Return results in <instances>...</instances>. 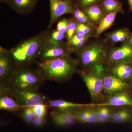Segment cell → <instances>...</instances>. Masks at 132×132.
<instances>
[{
    "mask_svg": "<svg viewBox=\"0 0 132 132\" xmlns=\"http://www.w3.org/2000/svg\"><path fill=\"white\" fill-rule=\"evenodd\" d=\"M37 69L44 80L63 82L79 72L76 59L70 54L56 59L37 62Z\"/></svg>",
    "mask_w": 132,
    "mask_h": 132,
    "instance_id": "obj_1",
    "label": "cell"
},
{
    "mask_svg": "<svg viewBox=\"0 0 132 132\" xmlns=\"http://www.w3.org/2000/svg\"><path fill=\"white\" fill-rule=\"evenodd\" d=\"M49 33L48 31H42L10 50L15 65L29 66L35 62Z\"/></svg>",
    "mask_w": 132,
    "mask_h": 132,
    "instance_id": "obj_2",
    "label": "cell"
},
{
    "mask_svg": "<svg viewBox=\"0 0 132 132\" xmlns=\"http://www.w3.org/2000/svg\"><path fill=\"white\" fill-rule=\"evenodd\" d=\"M45 80L38 69L16 65L10 79L5 85L19 90H38Z\"/></svg>",
    "mask_w": 132,
    "mask_h": 132,
    "instance_id": "obj_3",
    "label": "cell"
},
{
    "mask_svg": "<svg viewBox=\"0 0 132 132\" xmlns=\"http://www.w3.org/2000/svg\"><path fill=\"white\" fill-rule=\"evenodd\" d=\"M107 48L105 43L95 41L86 44L75 52L81 70L90 69L104 65L106 62Z\"/></svg>",
    "mask_w": 132,
    "mask_h": 132,
    "instance_id": "obj_4",
    "label": "cell"
},
{
    "mask_svg": "<svg viewBox=\"0 0 132 132\" xmlns=\"http://www.w3.org/2000/svg\"><path fill=\"white\" fill-rule=\"evenodd\" d=\"M104 65L78 72L90 94L91 104L94 105H100L106 98L103 93Z\"/></svg>",
    "mask_w": 132,
    "mask_h": 132,
    "instance_id": "obj_5",
    "label": "cell"
},
{
    "mask_svg": "<svg viewBox=\"0 0 132 132\" xmlns=\"http://www.w3.org/2000/svg\"><path fill=\"white\" fill-rule=\"evenodd\" d=\"M0 89V92L8 94L17 103L25 108L45 104V97L38 90H19L5 85H1Z\"/></svg>",
    "mask_w": 132,
    "mask_h": 132,
    "instance_id": "obj_6",
    "label": "cell"
},
{
    "mask_svg": "<svg viewBox=\"0 0 132 132\" xmlns=\"http://www.w3.org/2000/svg\"><path fill=\"white\" fill-rule=\"evenodd\" d=\"M72 53L67 42H54L50 40L48 37L43 43L38 54L39 60H47L56 59Z\"/></svg>",
    "mask_w": 132,
    "mask_h": 132,
    "instance_id": "obj_7",
    "label": "cell"
},
{
    "mask_svg": "<svg viewBox=\"0 0 132 132\" xmlns=\"http://www.w3.org/2000/svg\"><path fill=\"white\" fill-rule=\"evenodd\" d=\"M121 92L132 93V85L111 74L105 67L103 72V94L106 97Z\"/></svg>",
    "mask_w": 132,
    "mask_h": 132,
    "instance_id": "obj_8",
    "label": "cell"
},
{
    "mask_svg": "<svg viewBox=\"0 0 132 132\" xmlns=\"http://www.w3.org/2000/svg\"><path fill=\"white\" fill-rule=\"evenodd\" d=\"M50 7V19L48 28H51L61 17L67 14H72L74 2L63 0H48Z\"/></svg>",
    "mask_w": 132,
    "mask_h": 132,
    "instance_id": "obj_9",
    "label": "cell"
},
{
    "mask_svg": "<svg viewBox=\"0 0 132 132\" xmlns=\"http://www.w3.org/2000/svg\"><path fill=\"white\" fill-rule=\"evenodd\" d=\"M122 63L132 64V46L126 42L118 47L108 50L105 64Z\"/></svg>",
    "mask_w": 132,
    "mask_h": 132,
    "instance_id": "obj_10",
    "label": "cell"
},
{
    "mask_svg": "<svg viewBox=\"0 0 132 132\" xmlns=\"http://www.w3.org/2000/svg\"><path fill=\"white\" fill-rule=\"evenodd\" d=\"M14 60L10 50L0 47V80L1 85L9 81L15 68Z\"/></svg>",
    "mask_w": 132,
    "mask_h": 132,
    "instance_id": "obj_11",
    "label": "cell"
},
{
    "mask_svg": "<svg viewBox=\"0 0 132 132\" xmlns=\"http://www.w3.org/2000/svg\"><path fill=\"white\" fill-rule=\"evenodd\" d=\"M130 63H114L104 64L110 73L132 85L131 66Z\"/></svg>",
    "mask_w": 132,
    "mask_h": 132,
    "instance_id": "obj_12",
    "label": "cell"
},
{
    "mask_svg": "<svg viewBox=\"0 0 132 132\" xmlns=\"http://www.w3.org/2000/svg\"><path fill=\"white\" fill-rule=\"evenodd\" d=\"M131 92H121L106 97L98 105L113 107L132 106Z\"/></svg>",
    "mask_w": 132,
    "mask_h": 132,
    "instance_id": "obj_13",
    "label": "cell"
},
{
    "mask_svg": "<svg viewBox=\"0 0 132 132\" xmlns=\"http://www.w3.org/2000/svg\"><path fill=\"white\" fill-rule=\"evenodd\" d=\"M95 106L83 107L72 112L77 121L83 123H98Z\"/></svg>",
    "mask_w": 132,
    "mask_h": 132,
    "instance_id": "obj_14",
    "label": "cell"
},
{
    "mask_svg": "<svg viewBox=\"0 0 132 132\" xmlns=\"http://www.w3.org/2000/svg\"><path fill=\"white\" fill-rule=\"evenodd\" d=\"M38 0H10L7 5L15 12L22 15H27L32 12Z\"/></svg>",
    "mask_w": 132,
    "mask_h": 132,
    "instance_id": "obj_15",
    "label": "cell"
},
{
    "mask_svg": "<svg viewBox=\"0 0 132 132\" xmlns=\"http://www.w3.org/2000/svg\"><path fill=\"white\" fill-rule=\"evenodd\" d=\"M56 125L60 126H67L75 124L77 121L72 111L54 110L50 113Z\"/></svg>",
    "mask_w": 132,
    "mask_h": 132,
    "instance_id": "obj_16",
    "label": "cell"
},
{
    "mask_svg": "<svg viewBox=\"0 0 132 132\" xmlns=\"http://www.w3.org/2000/svg\"><path fill=\"white\" fill-rule=\"evenodd\" d=\"M48 105L59 111H72L79 109L83 107L94 105L92 104H84L74 103L61 99L49 100L47 102Z\"/></svg>",
    "mask_w": 132,
    "mask_h": 132,
    "instance_id": "obj_17",
    "label": "cell"
},
{
    "mask_svg": "<svg viewBox=\"0 0 132 132\" xmlns=\"http://www.w3.org/2000/svg\"><path fill=\"white\" fill-rule=\"evenodd\" d=\"M0 109L10 112L22 111L26 108L22 106L12 97L3 92H0Z\"/></svg>",
    "mask_w": 132,
    "mask_h": 132,
    "instance_id": "obj_18",
    "label": "cell"
},
{
    "mask_svg": "<svg viewBox=\"0 0 132 132\" xmlns=\"http://www.w3.org/2000/svg\"><path fill=\"white\" fill-rule=\"evenodd\" d=\"M132 119V106L115 107L111 119L114 123H124Z\"/></svg>",
    "mask_w": 132,
    "mask_h": 132,
    "instance_id": "obj_19",
    "label": "cell"
},
{
    "mask_svg": "<svg viewBox=\"0 0 132 132\" xmlns=\"http://www.w3.org/2000/svg\"><path fill=\"white\" fill-rule=\"evenodd\" d=\"M119 13V12L118 11H115L106 14L104 16L96 28V32L94 35L95 37L98 38L104 31H106L113 25L116 16Z\"/></svg>",
    "mask_w": 132,
    "mask_h": 132,
    "instance_id": "obj_20",
    "label": "cell"
},
{
    "mask_svg": "<svg viewBox=\"0 0 132 132\" xmlns=\"http://www.w3.org/2000/svg\"><path fill=\"white\" fill-rule=\"evenodd\" d=\"M82 10L94 24H99L105 16L103 10L97 4L92 5Z\"/></svg>",
    "mask_w": 132,
    "mask_h": 132,
    "instance_id": "obj_21",
    "label": "cell"
},
{
    "mask_svg": "<svg viewBox=\"0 0 132 132\" xmlns=\"http://www.w3.org/2000/svg\"><path fill=\"white\" fill-rule=\"evenodd\" d=\"M94 108L98 123H101L111 120L115 107L95 105Z\"/></svg>",
    "mask_w": 132,
    "mask_h": 132,
    "instance_id": "obj_22",
    "label": "cell"
},
{
    "mask_svg": "<svg viewBox=\"0 0 132 132\" xmlns=\"http://www.w3.org/2000/svg\"><path fill=\"white\" fill-rule=\"evenodd\" d=\"M93 35V34L86 35H75L71 40L67 41L69 47L72 53H75L77 50L86 45L88 40Z\"/></svg>",
    "mask_w": 132,
    "mask_h": 132,
    "instance_id": "obj_23",
    "label": "cell"
},
{
    "mask_svg": "<svg viewBox=\"0 0 132 132\" xmlns=\"http://www.w3.org/2000/svg\"><path fill=\"white\" fill-rule=\"evenodd\" d=\"M130 33L131 32L128 29H120L110 33L109 35V38L112 42L124 43L128 40Z\"/></svg>",
    "mask_w": 132,
    "mask_h": 132,
    "instance_id": "obj_24",
    "label": "cell"
},
{
    "mask_svg": "<svg viewBox=\"0 0 132 132\" xmlns=\"http://www.w3.org/2000/svg\"><path fill=\"white\" fill-rule=\"evenodd\" d=\"M102 6V9L106 15L116 11L123 12L122 4L117 0H103Z\"/></svg>",
    "mask_w": 132,
    "mask_h": 132,
    "instance_id": "obj_25",
    "label": "cell"
},
{
    "mask_svg": "<svg viewBox=\"0 0 132 132\" xmlns=\"http://www.w3.org/2000/svg\"><path fill=\"white\" fill-rule=\"evenodd\" d=\"M72 14L73 15L74 19L76 20L78 22L88 24L93 27L95 29H96L94 23L90 20L82 10L78 7L74 3Z\"/></svg>",
    "mask_w": 132,
    "mask_h": 132,
    "instance_id": "obj_26",
    "label": "cell"
},
{
    "mask_svg": "<svg viewBox=\"0 0 132 132\" xmlns=\"http://www.w3.org/2000/svg\"><path fill=\"white\" fill-rule=\"evenodd\" d=\"M78 24V21L73 18L69 19L68 24L65 34L67 41L68 42L71 40L75 35Z\"/></svg>",
    "mask_w": 132,
    "mask_h": 132,
    "instance_id": "obj_27",
    "label": "cell"
},
{
    "mask_svg": "<svg viewBox=\"0 0 132 132\" xmlns=\"http://www.w3.org/2000/svg\"><path fill=\"white\" fill-rule=\"evenodd\" d=\"M95 29L88 24L78 22V27L75 34L86 35L93 34Z\"/></svg>",
    "mask_w": 132,
    "mask_h": 132,
    "instance_id": "obj_28",
    "label": "cell"
},
{
    "mask_svg": "<svg viewBox=\"0 0 132 132\" xmlns=\"http://www.w3.org/2000/svg\"><path fill=\"white\" fill-rule=\"evenodd\" d=\"M35 116L32 107L26 108L20 114V117L27 123H31Z\"/></svg>",
    "mask_w": 132,
    "mask_h": 132,
    "instance_id": "obj_29",
    "label": "cell"
},
{
    "mask_svg": "<svg viewBox=\"0 0 132 132\" xmlns=\"http://www.w3.org/2000/svg\"><path fill=\"white\" fill-rule=\"evenodd\" d=\"M65 38H66L65 34L58 31L57 29L49 32L48 36V39L54 42L64 41L63 40Z\"/></svg>",
    "mask_w": 132,
    "mask_h": 132,
    "instance_id": "obj_30",
    "label": "cell"
},
{
    "mask_svg": "<svg viewBox=\"0 0 132 132\" xmlns=\"http://www.w3.org/2000/svg\"><path fill=\"white\" fill-rule=\"evenodd\" d=\"M35 116L40 118H46L47 112V105L46 104H39L32 107Z\"/></svg>",
    "mask_w": 132,
    "mask_h": 132,
    "instance_id": "obj_31",
    "label": "cell"
},
{
    "mask_svg": "<svg viewBox=\"0 0 132 132\" xmlns=\"http://www.w3.org/2000/svg\"><path fill=\"white\" fill-rule=\"evenodd\" d=\"M100 0H74V3L81 9H85L92 5H95Z\"/></svg>",
    "mask_w": 132,
    "mask_h": 132,
    "instance_id": "obj_32",
    "label": "cell"
},
{
    "mask_svg": "<svg viewBox=\"0 0 132 132\" xmlns=\"http://www.w3.org/2000/svg\"><path fill=\"white\" fill-rule=\"evenodd\" d=\"M69 19L67 18H62L58 21L56 29L62 32L65 34L67 31Z\"/></svg>",
    "mask_w": 132,
    "mask_h": 132,
    "instance_id": "obj_33",
    "label": "cell"
},
{
    "mask_svg": "<svg viewBox=\"0 0 132 132\" xmlns=\"http://www.w3.org/2000/svg\"><path fill=\"white\" fill-rule=\"evenodd\" d=\"M46 118H40L35 116L33 119L31 123L36 127H41L46 123Z\"/></svg>",
    "mask_w": 132,
    "mask_h": 132,
    "instance_id": "obj_34",
    "label": "cell"
},
{
    "mask_svg": "<svg viewBox=\"0 0 132 132\" xmlns=\"http://www.w3.org/2000/svg\"><path fill=\"white\" fill-rule=\"evenodd\" d=\"M127 42L129 43L132 46V32L130 33V37H129V39H128V40Z\"/></svg>",
    "mask_w": 132,
    "mask_h": 132,
    "instance_id": "obj_35",
    "label": "cell"
},
{
    "mask_svg": "<svg viewBox=\"0 0 132 132\" xmlns=\"http://www.w3.org/2000/svg\"><path fill=\"white\" fill-rule=\"evenodd\" d=\"M10 0H0V2L1 3H3V4H8Z\"/></svg>",
    "mask_w": 132,
    "mask_h": 132,
    "instance_id": "obj_36",
    "label": "cell"
},
{
    "mask_svg": "<svg viewBox=\"0 0 132 132\" xmlns=\"http://www.w3.org/2000/svg\"><path fill=\"white\" fill-rule=\"evenodd\" d=\"M128 4H129V6H130V9L131 10H132V0H128Z\"/></svg>",
    "mask_w": 132,
    "mask_h": 132,
    "instance_id": "obj_37",
    "label": "cell"
},
{
    "mask_svg": "<svg viewBox=\"0 0 132 132\" xmlns=\"http://www.w3.org/2000/svg\"><path fill=\"white\" fill-rule=\"evenodd\" d=\"M63 1H71L72 2H74V0H63Z\"/></svg>",
    "mask_w": 132,
    "mask_h": 132,
    "instance_id": "obj_38",
    "label": "cell"
},
{
    "mask_svg": "<svg viewBox=\"0 0 132 132\" xmlns=\"http://www.w3.org/2000/svg\"><path fill=\"white\" fill-rule=\"evenodd\" d=\"M131 75H132V64L131 66Z\"/></svg>",
    "mask_w": 132,
    "mask_h": 132,
    "instance_id": "obj_39",
    "label": "cell"
}]
</instances>
